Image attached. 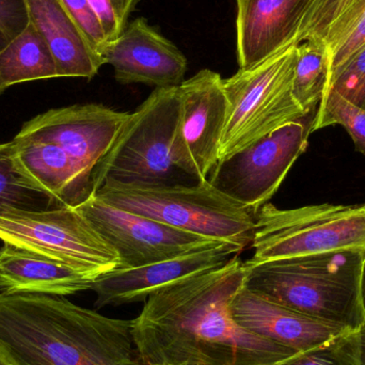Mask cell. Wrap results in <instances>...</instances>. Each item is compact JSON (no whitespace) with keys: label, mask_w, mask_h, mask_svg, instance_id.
I'll return each mask as SVG.
<instances>
[{"label":"cell","mask_w":365,"mask_h":365,"mask_svg":"<svg viewBox=\"0 0 365 365\" xmlns=\"http://www.w3.org/2000/svg\"><path fill=\"white\" fill-rule=\"evenodd\" d=\"M298 44L223 79L227 120L218 162L292 122L308 117L293 94Z\"/></svg>","instance_id":"6"},{"label":"cell","mask_w":365,"mask_h":365,"mask_svg":"<svg viewBox=\"0 0 365 365\" xmlns=\"http://www.w3.org/2000/svg\"><path fill=\"white\" fill-rule=\"evenodd\" d=\"M0 351L14 365H145L133 321L44 294L0 293Z\"/></svg>","instance_id":"2"},{"label":"cell","mask_w":365,"mask_h":365,"mask_svg":"<svg viewBox=\"0 0 365 365\" xmlns=\"http://www.w3.org/2000/svg\"><path fill=\"white\" fill-rule=\"evenodd\" d=\"M6 87H4V85H2V83H0V94H1V93H2V92H4V90H6Z\"/></svg>","instance_id":"34"},{"label":"cell","mask_w":365,"mask_h":365,"mask_svg":"<svg viewBox=\"0 0 365 365\" xmlns=\"http://www.w3.org/2000/svg\"><path fill=\"white\" fill-rule=\"evenodd\" d=\"M75 208L115 251L120 259L118 268L122 269L225 244L115 207L96 195H90Z\"/></svg>","instance_id":"10"},{"label":"cell","mask_w":365,"mask_h":365,"mask_svg":"<svg viewBox=\"0 0 365 365\" xmlns=\"http://www.w3.org/2000/svg\"><path fill=\"white\" fill-rule=\"evenodd\" d=\"M249 264L334 251H365V203L297 208L266 203L255 215Z\"/></svg>","instance_id":"7"},{"label":"cell","mask_w":365,"mask_h":365,"mask_svg":"<svg viewBox=\"0 0 365 365\" xmlns=\"http://www.w3.org/2000/svg\"><path fill=\"white\" fill-rule=\"evenodd\" d=\"M360 329L349 330L278 365H360Z\"/></svg>","instance_id":"25"},{"label":"cell","mask_w":365,"mask_h":365,"mask_svg":"<svg viewBox=\"0 0 365 365\" xmlns=\"http://www.w3.org/2000/svg\"><path fill=\"white\" fill-rule=\"evenodd\" d=\"M0 240L63 262L96 279L120 266L115 251L72 206L0 212Z\"/></svg>","instance_id":"8"},{"label":"cell","mask_w":365,"mask_h":365,"mask_svg":"<svg viewBox=\"0 0 365 365\" xmlns=\"http://www.w3.org/2000/svg\"><path fill=\"white\" fill-rule=\"evenodd\" d=\"M30 24L26 0H0V53Z\"/></svg>","instance_id":"29"},{"label":"cell","mask_w":365,"mask_h":365,"mask_svg":"<svg viewBox=\"0 0 365 365\" xmlns=\"http://www.w3.org/2000/svg\"><path fill=\"white\" fill-rule=\"evenodd\" d=\"M30 23L48 45L58 77L92 79L105 64L88 44L61 0H26Z\"/></svg>","instance_id":"19"},{"label":"cell","mask_w":365,"mask_h":365,"mask_svg":"<svg viewBox=\"0 0 365 365\" xmlns=\"http://www.w3.org/2000/svg\"><path fill=\"white\" fill-rule=\"evenodd\" d=\"M92 49L103 58L108 42L102 24L88 0H61ZM104 59V58H103Z\"/></svg>","instance_id":"27"},{"label":"cell","mask_w":365,"mask_h":365,"mask_svg":"<svg viewBox=\"0 0 365 365\" xmlns=\"http://www.w3.org/2000/svg\"><path fill=\"white\" fill-rule=\"evenodd\" d=\"M314 115L287 124L217 163L208 182L257 215L308 148Z\"/></svg>","instance_id":"9"},{"label":"cell","mask_w":365,"mask_h":365,"mask_svg":"<svg viewBox=\"0 0 365 365\" xmlns=\"http://www.w3.org/2000/svg\"><path fill=\"white\" fill-rule=\"evenodd\" d=\"M365 45V8L330 53V75ZM330 77V76H329Z\"/></svg>","instance_id":"30"},{"label":"cell","mask_w":365,"mask_h":365,"mask_svg":"<svg viewBox=\"0 0 365 365\" xmlns=\"http://www.w3.org/2000/svg\"><path fill=\"white\" fill-rule=\"evenodd\" d=\"M330 76V55L325 43L319 40L304 41L296 51L293 94L307 115L319 106Z\"/></svg>","instance_id":"21"},{"label":"cell","mask_w":365,"mask_h":365,"mask_svg":"<svg viewBox=\"0 0 365 365\" xmlns=\"http://www.w3.org/2000/svg\"><path fill=\"white\" fill-rule=\"evenodd\" d=\"M360 365H365V336L360 332Z\"/></svg>","instance_id":"31"},{"label":"cell","mask_w":365,"mask_h":365,"mask_svg":"<svg viewBox=\"0 0 365 365\" xmlns=\"http://www.w3.org/2000/svg\"><path fill=\"white\" fill-rule=\"evenodd\" d=\"M179 91L181 107L173 140V162L195 181H207L218 163L227 120L223 78L205 68L182 81Z\"/></svg>","instance_id":"11"},{"label":"cell","mask_w":365,"mask_h":365,"mask_svg":"<svg viewBox=\"0 0 365 365\" xmlns=\"http://www.w3.org/2000/svg\"><path fill=\"white\" fill-rule=\"evenodd\" d=\"M96 11L107 42H113L125 29L128 16L137 0H88Z\"/></svg>","instance_id":"28"},{"label":"cell","mask_w":365,"mask_h":365,"mask_svg":"<svg viewBox=\"0 0 365 365\" xmlns=\"http://www.w3.org/2000/svg\"><path fill=\"white\" fill-rule=\"evenodd\" d=\"M231 311L240 327L298 353L353 330L287 308L245 287L234 297Z\"/></svg>","instance_id":"16"},{"label":"cell","mask_w":365,"mask_h":365,"mask_svg":"<svg viewBox=\"0 0 365 365\" xmlns=\"http://www.w3.org/2000/svg\"><path fill=\"white\" fill-rule=\"evenodd\" d=\"M365 251L270 259L246 266L245 289L315 319L359 330L365 324L361 274Z\"/></svg>","instance_id":"3"},{"label":"cell","mask_w":365,"mask_h":365,"mask_svg":"<svg viewBox=\"0 0 365 365\" xmlns=\"http://www.w3.org/2000/svg\"><path fill=\"white\" fill-rule=\"evenodd\" d=\"M365 8V0H317L300 28L297 42L319 40L331 53L356 17Z\"/></svg>","instance_id":"22"},{"label":"cell","mask_w":365,"mask_h":365,"mask_svg":"<svg viewBox=\"0 0 365 365\" xmlns=\"http://www.w3.org/2000/svg\"><path fill=\"white\" fill-rule=\"evenodd\" d=\"M240 255L145 300L133 319L143 364L278 365L298 354L244 329L234 319L232 302L246 279Z\"/></svg>","instance_id":"1"},{"label":"cell","mask_w":365,"mask_h":365,"mask_svg":"<svg viewBox=\"0 0 365 365\" xmlns=\"http://www.w3.org/2000/svg\"><path fill=\"white\" fill-rule=\"evenodd\" d=\"M57 77L53 53L31 23L0 53V83L6 89L17 83Z\"/></svg>","instance_id":"20"},{"label":"cell","mask_w":365,"mask_h":365,"mask_svg":"<svg viewBox=\"0 0 365 365\" xmlns=\"http://www.w3.org/2000/svg\"><path fill=\"white\" fill-rule=\"evenodd\" d=\"M61 207L53 197L28 181L15 164L12 143L0 145V212L46 210Z\"/></svg>","instance_id":"23"},{"label":"cell","mask_w":365,"mask_h":365,"mask_svg":"<svg viewBox=\"0 0 365 365\" xmlns=\"http://www.w3.org/2000/svg\"><path fill=\"white\" fill-rule=\"evenodd\" d=\"M317 0H236V51L247 70L298 44L300 28Z\"/></svg>","instance_id":"15"},{"label":"cell","mask_w":365,"mask_h":365,"mask_svg":"<svg viewBox=\"0 0 365 365\" xmlns=\"http://www.w3.org/2000/svg\"><path fill=\"white\" fill-rule=\"evenodd\" d=\"M327 89H334L353 104L365 108V45L329 77Z\"/></svg>","instance_id":"26"},{"label":"cell","mask_w":365,"mask_h":365,"mask_svg":"<svg viewBox=\"0 0 365 365\" xmlns=\"http://www.w3.org/2000/svg\"><path fill=\"white\" fill-rule=\"evenodd\" d=\"M180 107L179 87L158 88L130 113L117 140L94 171L92 195L107 184H175V173L181 171L173 156Z\"/></svg>","instance_id":"5"},{"label":"cell","mask_w":365,"mask_h":365,"mask_svg":"<svg viewBox=\"0 0 365 365\" xmlns=\"http://www.w3.org/2000/svg\"><path fill=\"white\" fill-rule=\"evenodd\" d=\"M93 195L110 205L219 242L251 246L255 214L207 181L135 187L107 184Z\"/></svg>","instance_id":"4"},{"label":"cell","mask_w":365,"mask_h":365,"mask_svg":"<svg viewBox=\"0 0 365 365\" xmlns=\"http://www.w3.org/2000/svg\"><path fill=\"white\" fill-rule=\"evenodd\" d=\"M96 279L68 264L4 242L0 293L68 296L91 289Z\"/></svg>","instance_id":"18"},{"label":"cell","mask_w":365,"mask_h":365,"mask_svg":"<svg viewBox=\"0 0 365 365\" xmlns=\"http://www.w3.org/2000/svg\"><path fill=\"white\" fill-rule=\"evenodd\" d=\"M361 297H362V304H364V312H365V257H364V265H362Z\"/></svg>","instance_id":"32"},{"label":"cell","mask_w":365,"mask_h":365,"mask_svg":"<svg viewBox=\"0 0 365 365\" xmlns=\"http://www.w3.org/2000/svg\"><path fill=\"white\" fill-rule=\"evenodd\" d=\"M101 104L72 105L51 109L24 124L17 137L60 145L91 180L130 119Z\"/></svg>","instance_id":"12"},{"label":"cell","mask_w":365,"mask_h":365,"mask_svg":"<svg viewBox=\"0 0 365 365\" xmlns=\"http://www.w3.org/2000/svg\"><path fill=\"white\" fill-rule=\"evenodd\" d=\"M360 332H361V334L365 336V324L362 326L361 329H360Z\"/></svg>","instance_id":"35"},{"label":"cell","mask_w":365,"mask_h":365,"mask_svg":"<svg viewBox=\"0 0 365 365\" xmlns=\"http://www.w3.org/2000/svg\"><path fill=\"white\" fill-rule=\"evenodd\" d=\"M242 251V247L225 242L140 267L117 268L94 281L91 287L96 296L94 304L100 309L145 302L160 289L219 267Z\"/></svg>","instance_id":"13"},{"label":"cell","mask_w":365,"mask_h":365,"mask_svg":"<svg viewBox=\"0 0 365 365\" xmlns=\"http://www.w3.org/2000/svg\"><path fill=\"white\" fill-rule=\"evenodd\" d=\"M0 365H14L1 351H0Z\"/></svg>","instance_id":"33"},{"label":"cell","mask_w":365,"mask_h":365,"mask_svg":"<svg viewBox=\"0 0 365 365\" xmlns=\"http://www.w3.org/2000/svg\"><path fill=\"white\" fill-rule=\"evenodd\" d=\"M331 125L343 126L353 139L356 150L365 154V108L349 102L336 90L327 89L317 106L312 132Z\"/></svg>","instance_id":"24"},{"label":"cell","mask_w":365,"mask_h":365,"mask_svg":"<svg viewBox=\"0 0 365 365\" xmlns=\"http://www.w3.org/2000/svg\"><path fill=\"white\" fill-rule=\"evenodd\" d=\"M11 143L21 175L60 206L75 207L92 195L91 180L60 145L17 136Z\"/></svg>","instance_id":"17"},{"label":"cell","mask_w":365,"mask_h":365,"mask_svg":"<svg viewBox=\"0 0 365 365\" xmlns=\"http://www.w3.org/2000/svg\"><path fill=\"white\" fill-rule=\"evenodd\" d=\"M105 64H110L122 85L143 83L151 87H179L184 81L187 59L168 38L145 17L133 21L107 45Z\"/></svg>","instance_id":"14"}]
</instances>
